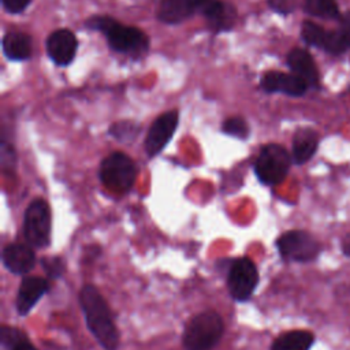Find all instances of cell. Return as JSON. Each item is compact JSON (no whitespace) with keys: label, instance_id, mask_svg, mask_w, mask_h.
Masks as SVG:
<instances>
[{"label":"cell","instance_id":"1","mask_svg":"<svg viewBox=\"0 0 350 350\" xmlns=\"http://www.w3.org/2000/svg\"><path fill=\"white\" fill-rule=\"evenodd\" d=\"M79 306L85 316L86 327L105 350L119 347V331L112 320L109 308L94 284H85L78 294Z\"/></svg>","mask_w":350,"mask_h":350},{"label":"cell","instance_id":"2","mask_svg":"<svg viewBox=\"0 0 350 350\" xmlns=\"http://www.w3.org/2000/svg\"><path fill=\"white\" fill-rule=\"evenodd\" d=\"M223 334V317L215 310H205L187 321L182 334V345L185 350H212Z\"/></svg>","mask_w":350,"mask_h":350},{"label":"cell","instance_id":"3","mask_svg":"<svg viewBox=\"0 0 350 350\" xmlns=\"http://www.w3.org/2000/svg\"><path fill=\"white\" fill-rule=\"evenodd\" d=\"M137 165L134 160L123 152H112L100 163L98 178L111 191L127 193L135 183Z\"/></svg>","mask_w":350,"mask_h":350},{"label":"cell","instance_id":"4","mask_svg":"<svg viewBox=\"0 0 350 350\" xmlns=\"http://www.w3.org/2000/svg\"><path fill=\"white\" fill-rule=\"evenodd\" d=\"M290 153L279 144H267L260 149L254 161V174L262 185L276 186L282 183L291 165Z\"/></svg>","mask_w":350,"mask_h":350},{"label":"cell","instance_id":"5","mask_svg":"<svg viewBox=\"0 0 350 350\" xmlns=\"http://www.w3.org/2000/svg\"><path fill=\"white\" fill-rule=\"evenodd\" d=\"M52 215L46 200L37 197L30 201L23 215V237L34 249H44L51 242Z\"/></svg>","mask_w":350,"mask_h":350},{"label":"cell","instance_id":"6","mask_svg":"<svg viewBox=\"0 0 350 350\" xmlns=\"http://www.w3.org/2000/svg\"><path fill=\"white\" fill-rule=\"evenodd\" d=\"M258 284V271L253 260L249 257H238L231 260L227 271V287L230 295L238 301H247Z\"/></svg>","mask_w":350,"mask_h":350},{"label":"cell","instance_id":"7","mask_svg":"<svg viewBox=\"0 0 350 350\" xmlns=\"http://www.w3.org/2000/svg\"><path fill=\"white\" fill-rule=\"evenodd\" d=\"M276 247L282 258L297 262L314 260L320 253V243L304 230H290L276 239Z\"/></svg>","mask_w":350,"mask_h":350},{"label":"cell","instance_id":"8","mask_svg":"<svg viewBox=\"0 0 350 350\" xmlns=\"http://www.w3.org/2000/svg\"><path fill=\"white\" fill-rule=\"evenodd\" d=\"M104 36L113 51L127 53L133 59L142 57L149 49L148 36L134 26H124L116 22Z\"/></svg>","mask_w":350,"mask_h":350},{"label":"cell","instance_id":"9","mask_svg":"<svg viewBox=\"0 0 350 350\" xmlns=\"http://www.w3.org/2000/svg\"><path fill=\"white\" fill-rule=\"evenodd\" d=\"M179 123V112L176 109L161 113L149 127L145 138V150L149 157L157 156L171 141Z\"/></svg>","mask_w":350,"mask_h":350},{"label":"cell","instance_id":"10","mask_svg":"<svg viewBox=\"0 0 350 350\" xmlns=\"http://www.w3.org/2000/svg\"><path fill=\"white\" fill-rule=\"evenodd\" d=\"M46 53L57 66H68L78 49V40L70 29H57L52 31L45 42Z\"/></svg>","mask_w":350,"mask_h":350},{"label":"cell","instance_id":"11","mask_svg":"<svg viewBox=\"0 0 350 350\" xmlns=\"http://www.w3.org/2000/svg\"><path fill=\"white\" fill-rule=\"evenodd\" d=\"M260 86L267 93H284L287 96L299 97L308 90V83L295 74L280 71H268L261 77Z\"/></svg>","mask_w":350,"mask_h":350},{"label":"cell","instance_id":"12","mask_svg":"<svg viewBox=\"0 0 350 350\" xmlns=\"http://www.w3.org/2000/svg\"><path fill=\"white\" fill-rule=\"evenodd\" d=\"M4 267L15 275H26L36 265V252L29 243L11 242L7 243L1 253Z\"/></svg>","mask_w":350,"mask_h":350},{"label":"cell","instance_id":"13","mask_svg":"<svg viewBox=\"0 0 350 350\" xmlns=\"http://www.w3.org/2000/svg\"><path fill=\"white\" fill-rule=\"evenodd\" d=\"M51 288L48 278L26 276L22 279L16 294V312L19 316H26Z\"/></svg>","mask_w":350,"mask_h":350},{"label":"cell","instance_id":"14","mask_svg":"<svg viewBox=\"0 0 350 350\" xmlns=\"http://www.w3.org/2000/svg\"><path fill=\"white\" fill-rule=\"evenodd\" d=\"M208 26L215 33L231 30L238 19V12L234 4L224 0H211L202 10Z\"/></svg>","mask_w":350,"mask_h":350},{"label":"cell","instance_id":"15","mask_svg":"<svg viewBox=\"0 0 350 350\" xmlns=\"http://www.w3.org/2000/svg\"><path fill=\"white\" fill-rule=\"evenodd\" d=\"M211 0H161L157 18L167 25H176L201 11Z\"/></svg>","mask_w":350,"mask_h":350},{"label":"cell","instance_id":"16","mask_svg":"<svg viewBox=\"0 0 350 350\" xmlns=\"http://www.w3.org/2000/svg\"><path fill=\"white\" fill-rule=\"evenodd\" d=\"M287 66L293 71V74L301 77L308 86L317 88L320 85L319 70L312 55L302 48H294L287 55Z\"/></svg>","mask_w":350,"mask_h":350},{"label":"cell","instance_id":"17","mask_svg":"<svg viewBox=\"0 0 350 350\" xmlns=\"http://www.w3.org/2000/svg\"><path fill=\"white\" fill-rule=\"evenodd\" d=\"M319 145V135L309 127L298 129L293 137L291 157L295 164H304L312 159Z\"/></svg>","mask_w":350,"mask_h":350},{"label":"cell","instance_id":"18","mask_svg":"<svg viewBox=\"0 0 350 350\" xmlns=\"http://www.w3.org/2000/svg\"><path fill=\"white\" fill-rule=\"evenodd\" d=\"M3 53L14 62L27 60L31 56V37L23 31H8L1 40Z\"/></svg>","mask_w":350,"mask_h":350},{"label":"cell","instance_id":"19","mask_svg":"<svg viewBox=\"0 0 350 350\" xmlns=\"http://www.w3.org/2000/svg\"><path fill=\"white\" fill-rule=\"evenodd\" d=\"M314 342L312 332L305 329L287 331L279 335L271 345V350H309Z\"/></svg>","mask_w":350,"mask_h":350},{"label":"cell","instance_id":"20","mask_svg":"<svg viewBox=\"0 0 350 350\" xmlns=\"http://www.w3.org/2000/svg\"><path fill=\"white\" fill-rule=\"evenodd\" d=\"M304 10L309 15L323 19L339 18V7L336 0H304Z\"/></svg>","mask_w":350,"mask_h":350},{"label":"cell","instance_id":"21","mask_svg":"<svg viewBox=\"0 0 350 350\" xmlns=\"http://www.w3.org/2000/svg\"><path fill=\"white\" fill-rule=\"evenodd\" d=\"M141 131V124L134 120H119L109 126L108 134L119 142H131L134 141Z\"/></svg>","mask_w":350,"mask_h":350},{"label":"cell","instance_id":"22","mask_svg":"<svg viewBox=\"0 0 350 350\" xmlns=\"http://www.w3.org/2000/svg\"><path fill=\"white\" fill-rule=\"evenodd\" d=\"M325 34H327V30L324 27H321L320 25L312 22V21H305L302 23L301 37L310 46H316V48L321 49Z\"/></svg>","mask_w":350,"mask_h":350},{"label":"cell","instance_id":"23","mask_svg":"<svg viewBox=\"0 0 350 350\" xmlns=\"http://www.w3.org/2000/svg\"><path fill=\"white\" fill-rule=\"evenodd\" d=\"M347 48H349V42L346 40L345 33L340 29L327 31L321 49H324L325 52H328L331 55H340Z\"/></svg>","mask_w":350,"mask_h":350},{"label":"cell","instance_id":"24","mask_svg":"<svg viewBox=\"0 0 350 350\" xmlns=\"http://www.w3.org/2000/svg\"><path fill=\"white\" fill-rule=\"evenodd\" d=\"M221 131L230 137L238 139H246L250 134V129L247 122L241 116L227 118L221 124Z\"/></svg>","mask_w":350,"mask_h":350},{"label":"cell","instance_id":"25","mask_svg":"<svg viewBox=\"0 0 350 350\" xmlns=\"http://www.w3.org/2000/svg\"><path fill=\"white\" fill-rule=\"evenodd\" d=\"M41 267L48 279H59L66 269L64 261L57 256H46L41 258Z\"/></svg>","mask_w":350,"mask_h":350},{"label":"cell","instance_id":"26","mask_svg":"<svg viewBox=\"0 0 350 350\" xmlns=\"http://www.w3.org/2000/svg\"><path fill=\"white\" fill-rule=\"evenodd\" d=\"M27 335L16 327H11V325L4 324L0 328V342H1V346L7 350H10L12 346H15L19 340H22Z\"/></svg>","mask_w":350,"mask_h":350},{"label":"cell","instance_id":"27","mask_svg":"<svg viewBox=\"0 0 350 350\" xmlns=\"http://www.w3.org/2000/svg\"><path fill=\"white\" fill-rule=\"evenodd\" d=\"M116 22L118 21H115L113 18L107 16V15H93V16L86 19L85 26L89 27L90 30L101 31L103 34H105Z\"/></svg>","mask_w":350,"mask_h":350},{"label":"cell","instance_id":"28","mask_svg":"<svg viewBox=\"0 0 350 350\" xmlns=\"http://www.w3.org/2000/svg\"><path fill=\"white\" fill-rule=\"evenodd\" d=\"M16 164V153L11 144H7L4 139L1 142V168L4 171H12Z\"/></svg>","mask_w":350,"mask_h":350},{"label":"cell","instance_id":"29","mask_svg":"<svg viewBox=\"0 0 350 350\" xmlns=\"http://www.w3.org/2000/svg\"><path fill=\"white\" fill-rule=\"evenodd\" d=\"M31 0H1L4 10L10 14H21L26 10Z\"/></svg>","mask_w":350,"mask_h":350},{"label":"cell","instance_id":"30","mask_svg":"<svg viewBox=\"0 0 350 350\" xmlns=\"http://www.w3.org/2000/svg\"><path fill=\"white\" fill-rule=\"evenodd\" d=\"M268 5L272 11L279 14H291L294 10V4L291 0H268Z\"/></svg>","mask_w":350,"mask_h":350},{"label":"cell","instance_id":"31","mask_svg":"<svg viewBox=\"0 0 350 350\" xmlns=\"http://www.w3.org/2000/svg\"><path fill=\"white\" fill-rule=\"evenodd\" d=\"M10 350H38L31 342H30V339L26 336V338H23L22 340H19L15 346H12Z\"/></svg>","mask_w":350,"mask_h":350},{"label":"cell","instance_id":"32","mask_svg":"<svg viewBox=\"0 0 350 350\" xmlns=\"http://www.w3.org/2000/svg\"><path fill=\"white\" fill-rule=\"evenodd\" d=\"M340 30L345 33L346 36V40L349 42V46H350V11L345 14V16L342 18V22H340Z\"/></svg>","mask_w":350,"mask_h":350},{"label":"cell","instance_id":"33","mask_svg":"<svg viewBox=\"0 0 350 350\" xmlns=\"http://www.w3.org/2000/svg\"><path fill=\"white\" fill-rule=\"evenodd\" d=\"M342 252L350 257V232L342 241Z\"/></svg>","mask_w":350,"mask_h":350}]
</instances>
